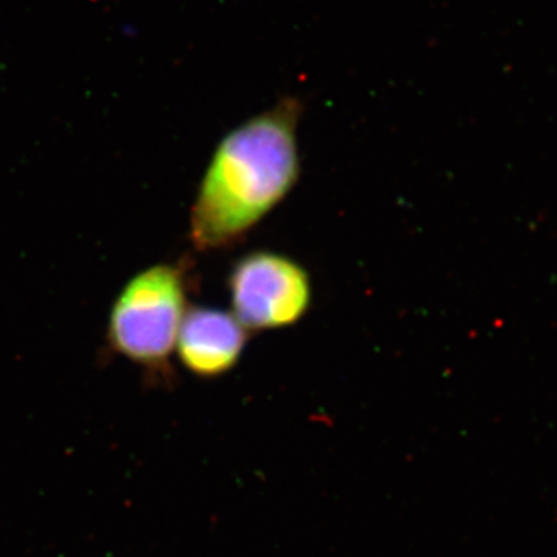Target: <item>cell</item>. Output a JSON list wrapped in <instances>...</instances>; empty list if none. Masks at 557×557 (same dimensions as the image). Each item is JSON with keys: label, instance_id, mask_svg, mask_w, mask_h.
<instances>
[{"label": "cell", "instance_id": "cell-1", "mask_svg": "<svg viewBox=\"0 0 557 557\" xmlns=\"http://www.w3.org/2000/svg\"><path fill=\"white\" fill-rule=\"evenodd\" d=\"M300 116L302 102L282 98L220 139L190 208L194 247H233L295 188Z\"/></svg>", "mask_w": 557, "mask_h": 557}, {"label": "cell", "instance_id": "cell-2", "mask_svg": "<svg viewBox=\"0 0 557 557\" xmlns=\"http://www.w3.org/2000/svg\"><path fill=\"white\" fill-rule=\"evenodd\" d=\"M188 310V278L183 267L157 263L139 271L110 310L109 347L146 372L166 376Z\"/></svg>", "mask_w": 557, "mask_h": 557}, {"label": "cell", "instance_id": "cell-3", "mask_svg": "<svg viewBox=\"0 0 557 557\" xmlns=\"http://www.w3.org/2000/svg\"><path fill=\"white\" fill-rule=\"evenodd\" d=\"M228 287L233 314L247 330L289 327L310 310L309 273L278 252L244 256L231 271Z\"/></svg>", "mask_w": 557, "mask_h": 557}, {"label": "cell", "instance_id": "cell-4", "mask_svg": "<svg viewBox=\"0 0 557 557\" xmlns=\"http://www.w3.org/2000/svg\"><path fill=\"white\" fill-rule=\"evenodd\" d=\"M248 330L228 311L189 307L180 327L177 350L183 368L199 379H218L236 368Z\"/></svg>", "mask_w": 557, "mask_h": 557}]
</instances>
